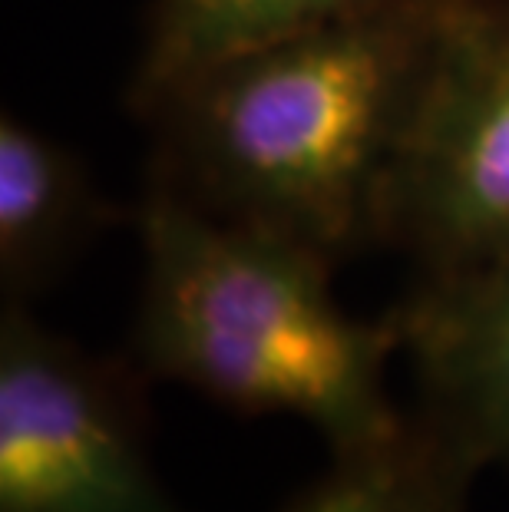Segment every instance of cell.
Listing matches in <instances>:
<instances>
[{
    "label": "cell",
    "instance_id": "cell-7",
    "mask_svg": "<svg viewBox=\"0 0 509 512\" xmlns=\"http://www.w3.org/2000/svg\"><path fill=\"white\" fill-rule=\"evenodd\" d=\"M367 4L374 0H153L126 106L143 116L159 96L215 63Z\"/></svg>",
    "mask_w": 509,
    "mask_h": 512
},
{
    "label": "cell",
    "instance_id": "cell-5",
    "mask_svg": "<svg viewBox=\"0 0 509 512\" xmlns=\"http://www.w3.org/2000/svg\"><path fill=\"white\" fill-rule=\"evenodd\" d=\"M394 314L414 413L480 470L509 473V258L417 278Z\"/></svg>",
    "mask_w": 509,
    "mask_h": 512
},
{
    "label": "cell",
    "instance_id": "cell-1",
    "mask_svg": "<svg viewBox=\"0 0 509 512\" xmlns=\"http://www.w3.org/2000/svg\"><path fill=\"white\" fill-rule=\"evenodd\" d=\"M457 0H374L215 63L149 106L146 189L344 265L387 205Z\"/></svg>",
    "mask_w": 509,
    "mask_h": 512
},
{
    "label": "cell",
    "instance_id": "cell-2",
    "mask_svg": "<svg viewBox=\"0 0 509 512\" xmlns=\"http://www.w3.org/2000/svg\"><path fill=\"white\" fill-rule=\"evenodd\" d=\"M136 228L143 281L126 357L149 384L189 387L242 417L301 420L328 453L407 423L391 394L397 314H351L334 261L149 189Z\"/></svg>",
    "mask_w": 509,
    "mask_h": 512
},
{
    "label": "cell",
    "instance_id": "cell-8",
    "mask_svg": "<svg viewBox=\"0 0 509 512\" xmlns=\"http://www.w3.org/2000/svg\"><path fill=\"white\" fill-rule=\"evenodd\" d=\"M480 473L467 453L410 410L394 437L331 453L281 512H467Z\"/></svg>",
    "mask_w": 509,
    "mask_h": 512
},
{
    "label": "cell",
    "instance_id": "cell-6",
    "mask_svg": "<svg viewBox=\"0 0 509 512\" xmlns=\"http://www.w3.org/2000/svg\"><path fill=\"white\" fill-rule=\"evenodd\" d=\"M116 222L80 152L14 113L0 119V291L30 304Z\"/></svg>",
    "mask_w": 509,
    "mask_h": 512
},
{
    "label": "cell",
    "instance_id": "cell-4",
    "mask_svg": "<svg viewBox=\"0 0 509 512\" xmlns=\"http://www.w3.org/2000/svg\"><path fill=\"white\" fill-rule=\"evenodd\" d=\"M387 245L417 278L509 258V0H457L400 159Z\"/></svg>",
    "mask_w": 509,
    "mask_h": 512
},
{
    "label": "cell",
    "instance_id": "cell-3",
    "mask_svg": "<svg viewBox=\"0 0 509 512\" xmlns=\"http://www.w3.org/2000/svg\"><path fill=\"white\" fill-rule=\"evenodd\" d=\"M126 354L86 351L30 304L0 311V512H182Z\"/></svg>",
    "mask_w": 509,
    "mask_h": 512
}]
</instances>
